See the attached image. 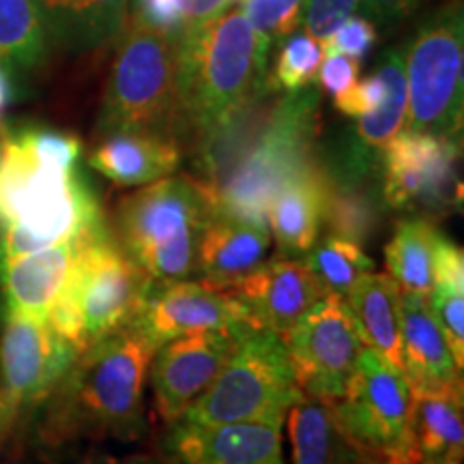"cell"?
Instances as JSON below:
<instances>
[{
  "mask_svg": "<svg viewBox=\"0 0 464 464\" xmlns=\"http://www.w3.org/2000/svg\"><path fill=\"white\" fill-rule=\"evenodd\" d=\"M271 92H260L196 144L216 218L266 222L277 189L314 161L318 91L305 86L277 100Z\"/></svg>",
  "mask_w": 464,
  "mask_h": 464,
  "instance_id": "6da1fadb",
  "label": "cell"
},
{
  "mask_svg": "<svg viewBox=\"0 0 464 464\" xmlns=\"http://www.w3.org/2000/svg\"><path fill=\"white\" fill-rule=\"evenodd\" d=\"M80 158L72 133L0 123V265L106 226Z\"/></svg>",
  "mask_w": 464,
  "mask_h": 464,
  "instance_id": "7a4b0ae2",
  "label": "cell"
},
{
  "mask_svg": "<svg viewBox=\"0 0 464 464\" xmlns=\"http://www.w3.org/2000/svg\"><path fill=\"white\" fill-rule=\"evenodd\" d=\"M155 348L131 327L80 353L45 400L42 437L136 440L147 430L144 385Z\"/></svg>",
  "mask_w": 464,
  "mask_h": 464,
  "instance_id": "3957f363",
  "label": "cell"
},
{
  "mask_svg": "<svg viewBox=\"0 0 464 464\" xmlns=\"http://www.w3.org/2000/svg\"><path fill=\"white\" fill-rule=\"evenodd\" d=\"M269 52L241 7L188 28L179 39V138L198 144L271 89Z\"/></svg>",
  "mask_w": 464,
  "mask_h": 464,
  "instance_id": "277c9868",
  "label": "cell"
},
{
  "mask_svg": "<svg viewBox=\"0 0 464 464\" xmlns=\"http://www.w3.org/2000/svg\"><path fill=\"white\" fill-rule=\"evenodd\" d=\"M213 218L200 181L166 177L121 202L116 232L121 249L150 280H189L198 271L200 239Z\"/></svg>",
  "mask_w": 464,
  "mask_h": 464,
  "instance_id": "5b68a950",
  "label": "cell"
},
{
  "mask_svg": "<svg viewBox=\"0 0 464 464\" xmlns=\"http://www.w3.org/2000/svg\"><path fill=\"white\" fill-rule=\"evenodd\" d=\"M149 284L106 226L80 247L48 323L80 355L131 323Z\"/></svg>",
  "mask_w": 464,
  "mask_h": 464,
  "instance_id": "8992f818",
  "label": "cell"
},
{
  "mask_svg": "<svg viewBox=\"0 0 464 464\" xmlns=\"http://www.w3.org/2000/svg\"><path fill=\"white\" fill-rule=\"evenodd\" d=\"M150 133L179 142V39L131 20L103 95L97 133Z\"/></svg>",
  "mask_w": 464,
  "mask_h": 464,
  "instance_id": "52a82bcc",
  "label": "cell"
},
{
  "mask_svg": "<svg viewBox=\"0 0 464 464\" xmlns=\"http://www.w3.org/2000/svg\"><path fill=\"white\" fill-rule=\"evenodd\" d=\"M301 396L280 335L249 323L208 390L179 421L284 426L288 409Z\"/></svg>",
  "mask_w": 464,
  "mask_h": 464,
  "instance_id": "ba28073f",
  "label": "cell"
},
{
  "mask_svg": "<svg viewBox=\"0 0 464 464\" xmlns=\"http://www.w3.org/2000/svg\"><path fill=\"white\" fill-rule=\"evenodd\" d=\"M409 121L406 131L460 140L464 123V15L462 3L432 14L406 50Z\"/></svg>",
  "mask_w": 464,
  "mask_h": 464,
  "instance_id": "9c48e42d",
  "label": "cell"
},
{
  "mask_svg": "<svg viewBox=\"0 0 464 464\" xmlns=\"http://www.w3.org/2000/svg\"><path fill=\"white\" fill-rule=\"evenodd\" d=\"M332 409L363 456L420 464L413 445V392L406 376L374 351L362 346L346 390Z\"/></svg>",
  "mask_w": 464,
  "mask_h": 464,
  "instance_id": "30bf717a",
  "label": "cell"
},
{
  "mask_svg": "<svg viewBox=\"0 0 464 464\" xmlns=\"http://www.w3.org/2000/svg\"><path fill=\"white\" fill-rule=\"evenodd\" d=\"M282 342L301 393L327 404L338 402L362 351L346 301L324 295L282 335Z\"/></svg>",
  "mask_w": 464,
  "mask_h": 464,
  "instance_id": "8fae6325",
  "label": "cell"
},
{
  "mask_svg": "<svg viewBox=\"0 0 464 464\" xmlns=\"http://www.w3.org/2000/svg\"><path fill=\"white\" fill-rule=\"evenodd\" d=\"M75 357L78 351L48 321L7 314L0 340V396L11 423L50 398Z\"/></svg>",
  "mask_w": 464,
  "mask_h": 464,
  "instance_id": "7c38bea8",
  "label": "cell"
},
{
  "mask_svg": "<svg viewBox=\"0 0 464 464\" xmlns=\"http://www.w3.org/2000/svg\"><path fill=\"white\" fill-rule=\"evenodd\" d=\"M460 140L434 133L402 131L381 155L382 200L392 208H440L454 205L458 181L456 160Z\"/></svg>",
  "mask_w": 464,
  "mask_h": 464,
  "instance_id": "4fadbf2b",
  "label": "cell"
},
{
  "mask_svg": "<svg viewBox=\"0 0 464 464\" xmlns=\"http://www.w3.org/2000/svg\"><path fill=\"white\" fill-rule=\"evenodd\" d=\"M247 324L239 329H207L179 335L155 348L147 379L153 390L155 409L168 426L183 420L202 398Z\"/></svg>",
  "mask_w": 464,
  "mask_h": 464,
  "instance_id": "5bb4252c",
  "label": "cell"
},
{
  "mask_svg": "<svg viewBox=\"0 0 464 464\" xmlns=\"http://www.w3.org/2000/svg\"><path fill=\"white\" fill-rule=\"evenodd\" d=\"M247 323L246 312L226 290L191 280H150L127 327L158 348L179 335L207 329H239Z\"/></svg>",
  "mask_w": 464,
  "mask_h": 464,
  "instance_id": "9a60e30c",
  "label": "cell"
},
{
  "mask_svg": "<svg viewBox=\"0 0 464 464\" xmlns=\"http://www.w3.org/2000/svg\"><path fill=\"white\" fill-rule=\"evenodd\" d=\"M280 423H188L168 428L164 464H286Z\"/></svg>",
  "mask_w": 464,
  "mask_h": 464,
  "instance_id": "2e32d148",
  "label": "cell"
},
{
  "mask_svg": "<svg viewBox=\"0 0 464 464\" xmlns=\"http://www.w3.org/2000/svg\"><path fill=\"white\" fill-rule=\"evenodd\" d=\"M226 293L254 327L269 329L280 338L327 295L304 260L286 256L265 260Z\"/></svg>",
  "mask_w": 464,
  "mask_h": 464,
  "instance_id": "e0dca14e",
  "label": "cell"
},
{
  "mask_svg": "<svg viewBox=\"0 0 464 464\" xmlns=\"http://www.w3.org/2000/svg\"><path fill=\"white\" fill-rule=\"evenodd\" d=\"M92 232L80 239L56 243L0 265V288H3L7 314L50 321L52 310L72 274L75 256Z\"/></svg>",
  "mask_w": 464,
  "mask_h": 464,
  "instance_id": "ac0fdd59",
  "label": "cell"
},
{
  "mask_svg": "<svg viewBox=\"0 0 464 464\" xmlns=\"http://www.w3.org/2000/svg\"><path fill=\"white\" fill-rule=\"evenodd\" d=\"M400 342L411 392L462 393V370L423 297L400 293Z\"/></svg>",
  "mask_w": 464,
  "mask_h": 464,
  "instance_id": "d6986e66",
  "label": "cell"
},
{
  "mask_svg": "<svg viewBox=\"0 0 464 464\" xmlns=\"http://www.w3.org/2000/svg\"><path fill=\"white\" fill-rule=\"evenodd\" d=\"M266 222L213 218L200 239L198 274L208 286L228 290L265 263L271 246Z\"/></svg>",
  "mask_w": 464,
  "mask_h": 464,
  "instance_id": "ffe728a7",
  "label": "cell"
},
{
  "mask_svg": "<svg viewBox=\"0 0 464 464\" xmlns=\"http://www.w3.org/2000/svg\"><path fill=\"white\" fill-rule=\"evenodd\" d=\"M131 0H34L48 45L86 54L123 33Z\"/></svg>",
  "mask_w": 464,
  "mask_h": 464,
  "instance_id": "44dd1931",
  "label": "cell"
},
{
  "mask_svg": "<svg viewBox=\"0 0 464 464\" xmlns=\"http://www.w3.org/2000/svg\"><path fill=\"white\" fill-rule=\"evenodd\" d=\"M324 202L327 183L318 161H312L277 189L266 208V226L280 252L301 256L314 246L324 224Z\"/></svg>",
  "mask_w": 464,
  "mask_h": 464,
  "instance_id": "7402d4cb",
  "label": "cell"
},
{
  "mask_svg": "<svg viewBox=\"0 0 464 464\" xmlns=\"http://www.w3.org/2000/svg\"><path fill=\"white\" fill-rule=\"evenodd\" d=\"M181 164V149L170 138L150 133H108L91 150L89 166L110 181L136 188L170 177Z\"/></svg>",
  "mask_w": 464,
  "mask_h": 464,
  "instance_id": "603a6c76",
  "label": "cell"
},
{
  "mask_svg": "<svg viewBox=\"0 0 464 464\" xmlns=\"http://www.w3.org/2000/svg\"><path fill=\"white\" fill-rule=\"evenodd\" d=\"M353 327L363 348L404 374L400 342V290L387 274H368L344 297Z\"/></svg>",
  "mask_w": 464,
  "mask_h": 464,
  "instance_id": "cb8c5ba5",
  "label": "cell"
},
{
  "mask_svg": "<svg viewBox=\"0 0 464 464\" xmlns=\"http://www.w3.org/2000/svg\"><path fill=\"white\" fill-rule=\"evenodd\" d=\"M284 426L293 464H353L363 456L340 428L332 404L323 400L301 396L288 409Z\"/></svg>",
  "mask_w": 464,
  "mask_h": 464,
  "instance_id": "d4e9b609",
  "label": "cell"
},
{
  "mask_svg": "<svg viewBox=\"0 0 464 464\" xmlns=\"http://www.w3.org/2000/svg\"><path fill=\"white\" fill-rule=\"evenodd\" d=\"M462 393L413 392V445L420 464H462Z\"/></svg>",
  "mask_w": 464,
  "mask_h": 464,
  "instance_id": "484cf974",
  "label": "cell"
},
{
  "mask_svg": "<svg viewBox=\"0 0 464 464\" xmlns=\"http://www.w3.org/2000/svg\"><path fill=\"white\" fill-rule=\"evenodd\" d=\"M376 72L381 73L385 84V97L374 112L363 114L357 119L355 131L344 136L348 149L355 150L363 160L381 164V155L398 133L406 130L409 121V91H406L404 58L400 52L390 50L382 54Z\"/></svg>",
  "mask_w": 464,
  "mask_h": 464,
  "instance_id": "4316f807",
  "label": "cell"
},
{
  "mask_svg": "<svg viewBox=\"0 0 464 464\" xmlns=\"http://www.w3.org/2000/svg\"><path fill=\"white\" fill-rule=\"evenodd\" d=\"M323 168V166H321ZM327 183V202H324V224L332 235L363 246L374 235L379 224V205L372 189L365 185L368 174L344 170V168H323Z\"/></svg>",
  "mask_w": 464,
  "mask_h": 464,
  "instance_id": "83f0119b",
  "label": "cell"
},
{
  "mask_svg": "<svg viewBox=\"0 0 464 464\" xmlns=\"http://www.w3.org/2000/svg\"><path fill=\"white\" fill-rule=\"evenodd\" d=\"M440 232L426 219H402L385 246L390 277L400 293L428 297L434 277V258Z\"/></svg>",
  "mask_w": 464,
  "mask_h": 464,
  "instance_id": "f1b7e54d",
  "label": "cell"
},
{
  "mask_svg": "<svg viewBox=\"0 0 464 464\" xmlns=\"http://www.w3.org/2000/svg\"><path fill=\"white\" fill-rule=\"evenodd\" d=\"M428 307L454 353L458 368H464V254L462 247L440 237L434 258L432 288Z\"/></svg>",
  "mask_w": 464,
  "mask_h": 464,
  "instance_id": "f546056e",
  "label": "cell"
},
{
  "mask_svg": "<svg viewBox=\"0 0 464 464\" xmlns=\"http://www.w3.org/2000/svg\"><path fill=\"white\" fill-rule=\"evenodd\" d=\"M42 20L34 0H0V63L7 72L31 73L48 56Z\"/></svg>",
  "mask_w": 464,
  "mask_h": 464,
  "instance_id": "4dcf8cb0",
  "label": "cell"
},
{
  "mask_svg": "<svg viewBox=\"0 0 464 464\" xmlns=\"http://www.w3.org/2000/svg\"><path fill=\"white\" fill-rule=\"evenodd\" d=\"M304 263L316 277L327 295L344 299L351 288L368 274H374V260L363 252L362 246L329 232L316 239L304 254Z\"/></svg>",
  "mask_w": 464,
  "mask_h": 464,
  "instance_id": "1f68e13d",
  "label": "cell"
},
{
  "mask_svg": "<svg viewBox=\"0 0 464 464\" xmlns=\"http://www.w3.org/2000/svg\"><path fill=\"white\" fill-rule=\"evenodd\" d=\"M323 61L324 50L321 42H316L307 33L288 34L276 56L274 75L266 78V82L274 91H301L314 82Z\"/></svg>",
  "mask_w": 464,
  "mask_h": 464,
  "instance_id": "d6a6232c",
  "label": "cell"
},
{
  "mask_svg": "<svg viewBox=\"0 0 464 464\" xmlns=\"http://www.w3.org/2000/svg\"><path fill=\"white\" fill-rule=\"evenodd\" d=\"M305 0H246L241 11L266 48L286 39L301 24Z\"/></svg>",
  "mask_w": 464,
  "mask_h": 464,
  "instance_id": "836d02e7",
  "label": "cell"
},
{
  "mask_svg": "<svg viewBox=\"0 0 464 464\" xmlns=\"http://www.w3.org/2000/svg\"><path fill=\"white\" fill-rule=\"evenodd\" d=\"M376 39H379V33H376V26L372 22L363 15H355L348 17L340 28H335L324 42H321V45L324 50V56L342 54L362 63L370 54V50L376 45Z\"/></svg>",
  "mask_w": 464,
  "mask_h": 464,
  "instance_id": "e575fe53",
  "label": "cell"
},
{
  "mask_svg": "<svg viewBox=\"0 0 464 464\" xmlns=\"http://www.w3.org/2000/svg\"><path fill=\"white\" fill-rule=\"evenodd\" d=\"M131 3L136 7L131 20L140 22L150 31L168 34L172 39H181L188 31L183 0H131Z\"/></svg>",
  "mask_w": 464,
  "mask_h": 464,
  "instance_id": "d590c367",
  "label": "cell"
},
{
  "mask_svg": "<svg viewBox=\"0 0 464 464\" xmlns=\"http://www.w3.org/2000/svg\"><path fill=\"white\" fill-rule=\"evenodd\" d=\"M359 7V0H305L304 22L305 33L316 42H324L335 28H340Z\"/></svg>",
  "mask_w": 464,
  "mask_h": 464,
  "instance_id": "8d00e7d4",
  "label": "cell"
},
{
  "mask_svg": "<svg viewBox=\"0 0 464 464\" xmlns=\"http://www.w3.org/2000/svg\"><path fill=\"white\" fill-rule=\"evenodd\" d=\"M382 97H385V84H382L381 73L374 72L370 78L353 84L344 95L335 97L334 106L338 108L342 114L359 119V116L374 112V110L382 103Z\"/></svg>",
  "mask_w": 464,
  "mask_h": 464,
  "instance_id": "74e56055",
  "label": "cell"
},
{
  "mask_svg": "<svg viewBox=\"0 0 464 464\" xmlns=\"http://www.w3.org/2000/svg\"><path fill=\"white\" fill-rule=\"evenodd\" d=\"M359 65H362V63L342 54L324 56L323 65L318 69V72H321L318 73V84H321V89L327 91L335 100V97L344 95V92L357 82Z\"/></svg>",
  "mask_w": 464,
  "mask_h": 464,
  "instance_id": "f35d334b",
  "label": "cell"
},
{
  "mask_svg": "<svg viewBox=\"0 0 464 464\" xmlns=\"http://www.w3.org/2000/svg\"><path fill=\"white\" fill-rule=\"evenodd\" d=\"M421 3L423 0H359V7L362 15L374 26L392 28L413 14Z\"/></svg>",
  "mask_w": 464,
  "mask_h": 464,
  "instance_id": "ab89813d",
  "label": "cell"
},
{
  "mask_svg": "<svg viewBox=\"0 0 464 464\" xmlns=\"http://www.w3.org/2000/svg\"><path fill=\"white\" fill-rule=\"evenodd\" d=\"M230 0H183V11H185V22L188 28L198 26L202 22L211 20L228 9Z\"/></svg>",
  "mask_w": 464,
  "mask_h": 464,
  "instance_id": "60d3db41",
  "label": "cell"
},
{
  "mask_svg": "<svg viewBox=\"0 0 464 464\" xmlns=\"http://www.w3.org/2000/svg\"><path fill=\"white\" fill-rule=\"evenodd\" d=\"M11 103V80H9V72L3 67L0 63V123H3L5 112H7Z\"/></svg>",
  "mask_w": 464,
  "mask_h": 464,
  "instance_id": "b9f144b4",
  "label": "cell"
},
{
  "mask_svg": "<svg viewBox=\"0 0 464 464\" xmlns=\"http://www.w3.org/2000/svg\"><path fill=\"white\" fill-rule=\"evenodd\" d=\"M14 426L9 420V413H7V406L3 402V396H0V440L5 439V434L9 432V428Z\"/></svg>",
  "mask_w": 464,
  "mask_h": 464,
  "instance_id": "7bdbcfd3",
  "label": "cell"
},
{
  "mask_svg": "<svg viewBox=\"0 0 464 464\" xmlns=\"http://www.w3.org/2000/svg\"><path fill=\"white\" fill-rule=\"evenodd\" d=\"M353 464H396V462H390V460H382V458H372V456H362L357 462Z\"/></svg>",
  "mask_w": 464,
  "mask_h": 464,
  "instance_id": "ee69618b",
  "label": "cell"
},
{
  "mask_svg": "<svg viewBox=\"0 0 464 464\" xmlns=\"http://www.w3.org/2000/svg\"><path fill=\"white\" fill-rule=\"evenodd\" d=\"M114 464H160L155 460H125V462H114Z\"/></svg>",
  "mask_w": 464,
  "mask_h": 464,
  "instance_id": "f6af8a7d",
  "label": "cell"
}]
</instances>
